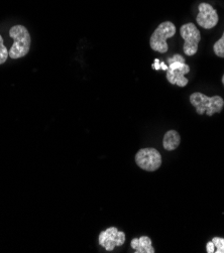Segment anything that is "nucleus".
Wrapping results in <instances>:
<instances>
[{"instance_id": "9", "label": "nucleus", "mask_w": 224, "mask_h": 253, "mask_svg": "<svg viewBox=\"0 0 224 253\" xmlns=\"http://www.w3.org/2000/svg\"><path fill=\"white\" fill-rule=\"evenodd\" d=\"M132 247L136 253H154L155 249L152 245V240L147 236H141L140 238H134L131 242Z\"/></svg>"}, {"instance_id": "17", "label": "nucleus", "mask_w": 224, "mask_h": 253, "mask_svg": "<svg viewBox=\"0 0 224 253\" xmlns=\"http://www.w3.org/2000/svg\"><path fill=\"white\" fill-rule=\"evenodd\" d=\"M222 83H223V85H224V75H223V77H222Z\"/></svg>"}, {"instance_id": "14", "label": "nucleus", "mask_w": 224, "mask_h": 253, "mask_svg": "<svg viewBox=\"0 0 224 253\" xmlns=\"http://www.w3.org/2000/svg\"><path fill=\"white\" fill-rule=\"evenodd\" d=\"M174 62H182V63H185V59H184L181 55H175V56H173L172 58H169V59H168V63H169V64L174 63Z\"/></svg>"}, {"instance_id": "12", "label": "nucleus", "mask_w": 224, "mask_h": 253, "mask_svg": "<svg viewBox=\"0 0 224 253\" xmlns=\"http://www.w3.org/2000/svg\"><path fill=\"white\" fill-rule=\"evenodd\" d=\"M213 49H214V53L216 56H218L220 58H224V33H223L222 38L214 43Z\"/></svg>"}, {"instance_id": "16", "label": "nucleus", "mask_w": 224, "mask_h": 253, "mask_svg": "<svg viewBox=\"0 0 224 253\" xmlns=\"http://www.w3.org/2000/svg\"><path fill=\"white\" fill-rule=\"evenodd\" d=\"M154 66V68L156 69V70H159V69H161V64H160V61L159 60H156L155 61V65H153Z\"/></svg>"}, {"instance_id": "7", "label": "nucleus", "mask_w": 224, "mask_h": 253, "mask_svg": "<svg viewBox=\"0 0 224 253\" xmlns=\"http://www.w3.org/2000/svg\"><path fill=\"white\" fill-rule=\"evenodd\" d=\"M126 241L124 232L118 231L116 227H110L99 235V243L107 251H112L115 246H121Z\"/></svg>"}, {"instance_id": "15", "label": "nucleus", "mask_w": 224, "mask_h": 253, "mask_svg": "<svg viewBox=\"0 0 224 253\" xmlns=\"http://www.w3.org/2000/svg\"><path fill=\"white\" fill-rule=\"evenodd\" d=\"M206 248H207V252H208V253H213V252H215V246H214V244H213L212 241H210V242L207 243Z\"/></svg>"}, {"instance_id": "2", "label": "nucleus", "mask_w": 224, "mask_h": 253, "mask_svg": "<svg viewBox=\"0 0 224 253\" xmlns=\"http://www.w3.org/2000/svg\"><path fill=\"white\" fill-rule=\"evenodd\" d=\"M190 102L199 115L206 113L208 116H212L221 112L224 106V101L220 96L208 97L200 92L193 93L190 96Z\"/></svg>"}, {"instance_id": "11", "label": "nucleus", "mask_w": 224, "mask_h": 253, "mask_svg": "<svg viewBox=\"0 0 224 253\" xmlns=\"http://www.w3.org/2000/svg\"><path fill=\"white\" fill-rule=\"evenodd\" d=\"M9 57V50L3 43V39L0 36V65H2L6 62L7 58Z\"/></svg>"}, {"instance_id": "6", "label": "nucleus", "mask_w": 224, "mask_h": 253, "mask_svg": "<svg viewBox=\"0 0 224 253\" xmlns=\"http://www.w3.org/2000/svg\"><path fill=\"white\" fill-rule=\"evenodd\" d=\"M190 72V67L186 63L182 62H174L169 64L167 70V80L179 87H185L188 84V79L185 75Z\"/></svg>"}, {"instance_id": "13", "label": "nucleus", "mask_w": 224, "mask_h": 253, "mask_svg": "<svg viewBox=\"0 0 224 253\" xmlns=\"http://www.w3.org/2000/svg\"><path fill=\"white\" fill-rule=\"evenodd\" d=\"M212 242L215 246V252L216 253H224V239L220 237H214L212 239Z\"/></svg>"}, {"instance_id": "4", "label": "nucleus", "mask_w": 224, "mask_h": 253, "mask_svg": "<svg viewBox=\"0 0 224 253\" xmlns=\"http://www.w3.org/2000/svg\"><path fill=\"white\" fill-rule=\"evenodd\" d=\"M135 163L144 170L155 171L162 166V157L156 148L146 147L138 150L135 155Z\"/></svg>"}, {"instance_id": "5", "label": "nucleus", "mask_w": 224, "mask_h": 253, "mask_svg": "<svg viewBox=\"0 0 224 253\" xmlns=\"http://www.w3.org/2000/svg\"><path fill=\"white\" fill-rule=\"evenodd\" d=\"M181 37L184 40V53L187 56H194L198 50V44L201 40L200 32L193 23L184 24L180 29Z\"/></svg>"}, {"instance_id": "3", "label": "nucleus", "mask_w": 224, "mask_h": 253, "mask_svg": "<svg viewBox=\"0 0 224 253\" xmlns=\"http://www.w3.org/2000/svg\"><path fill=\"white\" fill-rule=\"evenodd\" d=\"M175 25L170 21H165L159 25L158 29L152 35L151 40H149V44H151V47L156 52L164 54L169 48L166 41L175 36Z\"/></svg>"}, {"instance_id": "8", "label": "nucleus", "mask_w": 224, "mask_h": 253, "mask_svg": "<svg viewBox=\"0 0 224 253\" xmlns=\"http://www.w3.org/2000/svg\"><path fill=\"white\" fill-rule=\"evenodd\" d=\"M197 23L205 30L214 28L218 22V14L209 3H201L199 5V13L196 17Z\"/></svg>"}, {"instance_id": "1", "label": "nucleus", "mask_w": 224, "mask_h": 253, "mask_svg": "<svg viewBox=\"0 0 224 253\" xmlns=\"http://www.w3.org/2000/svg\"><path fill=\"white\" fill-rule=\"evenodd\" d=\"M10 38L13 39V44L9 49V58L19 59L26 56L31 48V36L23 25H14L9 31Z\"/></svg>"}, {"instance_id": "10", "label": "nucleus", "mask_w": 224, "mask_h": 253, "mask_svg": "<svg viewBox=\"0 0 224 253\" xmlns=\"http://www.w3.org/2000/svg\"><path fill=\"white\" fill-rule=\"evenodd\" d=\"M181 141L180 134L176 130H169L163 139V145L166 150H175Z\"/></svg>"}]
</instances>
